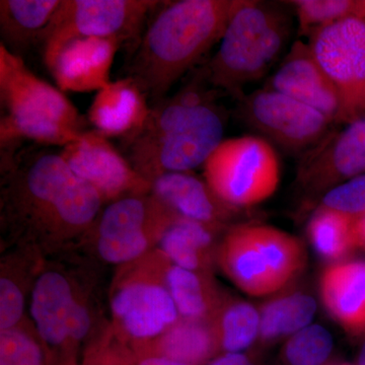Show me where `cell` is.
Masks as SVG:
<instances>
[{
    "label": "cell",
    "instance_id": "1",
    "mask_svg": "<svg viewBox=\"0 0 365 365\" xmlns=\"http://www.w3.org/2000/svg\"><path fill=\"white\" fill-rule=\"evenodd\" d=\"M26 141L0 150L1 225L25 244L56 248L88 237L105 202L60 150Z\"/></svg>",
    "mask_w": 365,
    "mask_h": 365
},
{
    "label": "cell",
    "instance_id": "2",
    "mask_svg": "<svg viewBox=\"0 0 365 365\" xmlns=\"http://www.w3.org/2000/svg\"><path fill=\"white\" fill-rule=\"evenodd\" d=\"M215 88L200 72L173 96L150 106L143 126L121 139V153L148 182L167 173L192 172L223 141L225 117Z\"/></svg>",
    "mask_w": 365,
    "mask_h": 365
},
{
    "label": "cell",
    "instance_id": "3",
    "mask_svg": "<svg viewBox=\"0 0 365 365\" xmlns=\"http://www.w3.org/2000/svg\"><path fill=\"white\" fill-rule=\"evenodd\" d=\"M240 0L160 1L131 46L126 78L134 79L150 106L220 42Z\"/></svg>",
    "mask_w": 365,
    "mask_h": 365
},
{
    "label": "cell",
    "instance_id": "4",
    "mask_svg": "<svg viewBox=\"0 0 365 365\" xmlns=\"http://www.w3.org/2000/svg\"><path fill=\"white\" fill-rule=\"evenodd\" d=\"M0 146L26 141L64 148L86 121L63 91L38 78L21 56L0 45Z\"/></svg>",
    "mask_w": 365,
    "mask_h": 365
},
{
    "label": "cell",
    "instance_id": "5",
    "mask_svg": "<svg viewBox=\"0 0 365 365\" xmlns=\"http://www.w3.org/2000/svg\"><path fill=\"white\" fill-rule=\"evenodd\" d=\"M290 30L287 14L277 7L256 0H240L217 51L199 72L215 91L241 100L245 86L265 76L279 59Z\"/></svg>",
    "mask_w": 365,
    "mask_h": 365
},
{
    "label": "cell",
    "instance_id": "6",
    "mask_svg": "<svg viewBox=\"0 0 365 365\" xmlns=\"http://www.w3.org/2000/svg\"><path fill=\"white\" fill-rule=\"evenodd\" d=\"M304 245L287 232L266 225L228 227L217 245L215 263L251 297H267L287 287L304 270Z\"/></svg>",
    "mask_w": 365,
    "mask_h": 365
},
{
    "label": "cell",
    "instance_id": "7",
    "mask_svg": "<svg viewBox=\"0 0 365 365\" xmlns=\"http://www.w3.org/2000/svg\"><path fill=\"white\" fill-rule=\"evenodd\" d=\"M169 259L158 249L120 266L110 292L111 327L132 350L162 335L179 321L165 282Z\"/></svg>",
    "mask_w": 365,
    "mask_h": 365
},
{
    "label": "cell",
    "instance_id": "8",
    "mask_svg": "<svg viewBox=\"0 0 365 365\" xmlns=\"http://www.w3.org/2000/svg\"><path fill=\"white\" fill-rule=\"evenodd\" d=\"M204 180L215 195L235 209L267 200L279 186V158L261 136L223 139L203 165Z\"/></svg>",
    "mask_w": 365,
    "mask_h": 365
},
{
    "label": "cell",
    "instance_id": "9",
    "mask_svg": "<svg viewBox=\"0 0 365 365\" xmlns=\"http://www.w3.org/2000/svg\"><path fill=\"white\" fill-rule=\"evenodd\" d=\"M160 0H61L41 36L45 66L69 41L104 38L133 45Z\"/></svg>",
    "mask_w": 365,
    "mask_h": 365
},
{
    "label": "cell",
    "instance_id": "10",
    "mask_svg": "<svg viewBox=\"0 0 365 365\" xmlns=\"http://www.w3.org/2000/svg\"><path fill=\"white\" fill-rule=\"evenodd\" d=\"M178 215L151 193L125 197L103 209L88 235L102 260L123 266L157 249Z\"/></svg>",
    "mask_w": 365,
    "mask_h": 365
},
{
    "label": "cell",
    "instance_id": "11",
    "mask_svg": "<svg viewBox=\"0 0 365 365\" xmlns=\"http://www.w3.org/2000/svg\"><path fill=\"white\" fill-rule=\"evenodd\" d=\"M314 58L342 100V123L365 115V18H350L309 36Z\"/></svg>",
    "mask_w": 365,
    "mask_h": 365
},
{
    "label": "cell",
    "instance_id": "12",
    "mask_svg": "<svg viewBox=\"0 0 365 365\" xmlns=\"http://www.w3.org/2000/svg\"><path fill=\"white\" fill-rule=\"evenodd\" d=\"M239 111L242 119L264 139L294 153L311 150L333 124L318 110L271 88L244 96Z\"/></svg>",
    "mask_w": 365,
    "mask_h": 365
},
{
    "label": "cell",
    "instance_id": "13",
    "mask_svg": "<svg viewBox=\"0 0 365 365\" xmlns=\"http://www.w3.org/2000/svg\"><path fill=\"white\" fill-rule=\"evenodd\" d=\"M60 153L72 172L90 184L105 203L150 193V182L98 131L83 132L78 140L60 148Z\"/></svg>",
    "mask_w": 365,
    "mask_h": 365
},
{
    "label": "cell",
    "instance_id": "14",
    "mask_svg": "<svg viewBox=\"0 0 365 365\" xmlns=\"http://www.w3.org/2000/svg\"><path fill=\"white\" fill-rule=\"evenodd\" d=\"M365 174V115L328 133L307 151L299 165V182L309 195H325L334 187Z\"/></svg>",
    "mask_w": 365,
    "mask_h": 365
},
{
    "label": "cell",
    "instance_id": "15",
    "mask_svg": "<svg viewBox=\"0 0 365 365\" xmlns=\"http://www.w3.org/2000/svg\"><path fill=\"white\" fill-rule=\"evenodd\" d=\"M78 288L61 271L48 269L38 274L31 288L30 314L36 332L53 359L72 365L71 323Z\"/></svg>",
    "mask_w": 365,
    "mask_h": 365
},
{
    "label": "cell",
    "instance_id": "16",
    "mask_svg": "<svg viewBox=\"0 0 365 365\" xmlns=\"http://www.w3.org/2000/svg\"><path fill=\"white\" fill-rule=\"evenodd\" d=\"M271 90L299 101L342 123L339 91L314 58L309 44L297 41L271 78Z\"/></svg>",
    "mask_w": 365,
    "mask_h": 365
},
{
    "label": "cell",
    "instance_id": "17",
    "mask_svg": "<svg viewBox=\"0 0 365 365\" xmlns=\"http://www.w3.org/2000/svg\"><path fill=\"white\" fill-rule=\"evenodd\" d=\"M121 41L81 38L66 43L47 64L62 91H98L111 81L110 73Z\"/></svg>",
    "mask_w": 365,
    "mask_h": 365
},
{
    "label": "cell",
    "instance_id": "18",
    "mask_svg": "<svg viewBox=\"0 0 365 365\" xmlns=\"http://www.w3.org/2000/svg\"><path fill=\"white\" fill-rule=\"evenodd\" d=\"M150 193L177 215L227 232V223L239 209L220 200L205 180L191 172H174L160 175L150 182Z\"/></svg>",
    "mask_w": 365,
    "mask_h": 365
},
{
    "label": "cell",
    "instance_id": "19",
    "mask_svg": "<svg viewBox=\"0 0 365 365\" xmlns=\"http://www.w3.org/2000/svg\"><path fill=\"white\" fill-rule=\"evenodd\" d=\"M150 111L146 93L134 79L125 76L97 91L88 119L102 135L123 139L143 126Z\"/></svg>",
    "mask_w": 365,
    "mask_h": 365
},
{
    "label": "cell",
    "instance_id": "20",
    "mask_svg": "<svg viewBox=\"0 0 365 365\" xmlns=\"http://www.w3.org/2000/svg\"><path fill=\"white\" fill-rule=\"evenodd\" d=\"M319 292L324 307L346 332L365 333V261L328 266L322 273Z\"/></svg>",
    "mask_w": 365,
    "mask_h": 365
},
{
    "label": "cell",
    "instance_id": "21",
    "mask_svg": "<svg viewBox=\"0 0 365 365\" xmlns=\"http://www.w3.org/2000/svg\"><path fill=\"white\" fill-rule=\"evenodd\" d=\"M220 351L210 322L184 318L155 340L133 350L136 357L157 355L189 365L208 364Z\"/></svg>",
    "mask_w": 365,
    "mask_h": 365
},
{
    "label": "cell",
    "instance_id": "22",
    "mask_svg": "<svg viewBox=\"0 0 365 365\" xmlns=\"http://www.w3.org/2000/svg\"><path fill=\"white\" fill-rule=\"evenodd\" d=\"M61 0H0V45L21 57L39 44Z\"/></svg>",
    "mask_w": 365,
    "mask_h": 365
},
{
    "label": "cell",
    "instance_id": "23",
    "mask_svg": "<svg viewBox=\"0 0 365 365\" xmlns=\"http://www.w3.org/2000/svg\"><path fill=\"white\" fill-rule=\"evenodd\" d=\"M217 230L184 216L178 215L165 230L158 248L180 267L211 273L215 263Z\"/></svg>",
    "mask_w": 365,
    "mask_h": 365
},
{
    "label": "cell",
    "instance_id": "24",
    "mask_svg": "<svg viewBox=\"0 0 365 365\" xmlns=\"http://www.w3.org/2000/svg\"><path fill=\"white\" fill-rule=\"evenodd\" d=\"M165 282L181 318L211 323L227 299L211 273L188 270L170 260L165 265Z\"/></svg>",
    "mask_w": 365,
    "mask_h": 365
},
{
    "label": "cell",
    "instance_id": "25",
    "mask_svg": "<svg viewBox=\"0 0 365 365\" xmlns=\"http://www.w3.org/2000/svg\"><path fill=\"white\" fill-rule=\"evenodd\" d=\"M317 304L309 294H292L271 299L261 307L260 332L263 342L279 339L309 326Z\"/></svg>",
    "mask_w": 365,
    "mask_h": 365
},
{
    "label": "cell",
    "instance_id": "26",
    "mask_svg": "<svg viewBox=\"0 0 365 365\" xmlns=\"http://www.w3.org/2000/svg\"><path fill=\"white\" fill-rule=\"evenodd\" d=\"M211 324L222 351L241 353L259 337L260 313L245 300L227 297Z\"/></svg>",
    "mask_w": 365,
    "mask_h": 365
},
{
    "label": "cell",
    "instance_id": "27",
    "mask_svg": "<svg viewBox=\"0 0 365 365\" xmlns=\"http://www.w3.org/2000/svg\"><path fill=\"white\" fill-rule=\"evenodd\" d=\"M352 223L353 217L319 206L307 225V235L317 253L332 262L351 253L356 249Z\"/></svg>",
    "mask_w": 365,
    "mask_h": 365
},
{
    "label": "cell",
    "instance_id": "28",
    "mask_svg": "<svg viewBox=\"0 0 365 365\" xmlns=\"http://www.w3.org/2000/svg\"><path fill=\"white\" fill-rule=\"evenodd\" d=\"M300 35L312 36L319 29L350 18H365V0H294Z\"/></svg>",
    "mask_w": 365,
    "mask_h": 365
},
{
    "label": "cell",
    "instance_id": "29",
    "mask_svg": "<svg viewBox=\"0 0 365 365\" xmlns=\"http://www.w3.org/2000/svg\"><path fill=\"white\" fill-rule=\"evenodd\" d=\"M0 365H53L32 322L0 331Z\"/></svg>",
    "mask_w": 365,
    "mask_h": 365
},
{
    "label": "cell",
    "instance_id": "30",
    "mask_svg": "<svg viewBox=\"0 0 365 365\" xmlns=\"http://www.w3.org/2000/svg\"><path fill=\"white\" fill-rule=\"evenodd\" d=\"M333 349V338L319 325H309L295 333L284 347L289 365H324Z\"/></svg>",
    "mask_w": 365,
    "mask_h": 365
},
{
    "label": "cell",
    "instance_id": "31",
    "mask_svg": "<svg viewBox=\"0 0 365 365\" xmlns=\"http://www.w3.org/2000/svg\"><path fill=\"white\" fill-rule=\"evenodd\" d=\"M13 264L2 263L0 277V331L9 330L23 324L26 304V283L16 275Z\"/></svg>",
    "mask_w": 365,
    "mask_h": 365
},
{
    "label": "cell",
    "instance_id": "32",
    "mask_svg": "<svg viewBox=\"0 0 365 365\" xmlns=\"http://www.w3.org/2000/svg\"><path fill=\"white\" fill-rule=\"evenodd\" d=\"M136 360L133 350L118 337L110 325L91 340L83 365H135Z\"/></svg>",
    "mask_w": 365,
    "mask_h": 365
},
{
    "label": "cell",
    "instance_id": "33",
    "mask_svg": "<svg viewBox=\"0 0 365 365\" xmlns=\"http://www.w3.org/2000/svg\"><path fill=\"white\" fill-rule=\"evenodd\" d=\"M319 206L353 218L364 215L365 174L334 187L323 196Z\"/></svg>",
    "mask_w": 365,
    "mask_h": 365
},
{
    "label": "cell",
    "instance_id": "34",
    "mask_svg": "<svg viewBox=\"0 0 365 365\" xmlns=\"http://www.w3.org/2000/svg\"><path fill=\"white\" fill-rule=\"evenodd\" d=\"M250 361L246 355L242 353H225L215 357L206 365H249Z\"/></svg>",
    "mask_w": 365,
    "mask_h": 365
},
{
    "label": "cell",
    "instance_id": "35",
    "mask_svg": "<svg viewBox=\"0 0 365 365\" xmlns=\"http://www.w3.org/2000/svg\"><path fill=\"white\" fill-rule=\"evenodd\" d=\"M353 237H354L356 249L365 251V213L353 218Z\"/></svg>",
    "mask_w": 365,
    "mask_h": 365
},
{
    "label": "cell",
    "instance_id": "36",
    "mask_svg": "<svg viewBox=\"0 0 365 365\" xmlns=\"http://www.w3.org/2000/svg\"><path fill=\"white\" fill-rule=\"evenodd\" d=\"M135 365H189L157 355L137 357Z\"/></svg>",
    "mask_w": 365,
    "mask_h": 365
},
{
    "label": "cell",
    "instance_id": "37",
    "mask_svg": "<svg viewBox=\"0 0 365 365\" xmlns=\"http://www.w3.org/2000/svg\"><path fill=\"white\" fill-rule=\"evenodd\" d=\"M359 365H365V342L360 350L359 356Z\"/></svg>",
    "mask_w": 365,
    "mask_h": 365
},
{
    "label": "cell",
    "instance_id": "38",
    "mask_svg": "<svg viewBox=\"0 0 365 365\" xmlns=\"http://www.w3.org/2000/svg\"><path fill=\"white\" fill-rule=\"evenodd\" d=\"M329 365H350V364H329Z\"/></svg>",
    "mask_w": 365,
    "mask_h": 365
},
{
    "label": "cell",
    "instance_id": "39",
    "mask_svg": "<svg viewBox=\"0 0 365 365\" xmlns=\"http://www.w3.org/2000/svg\"><path fill=\"white\" fill-rule=\"evenodd\" d=\"M249 365H252L251 364H250Z\"/></svg>",
    "mask_w": 365,
    "mask_h": 365
}]
</instances>
